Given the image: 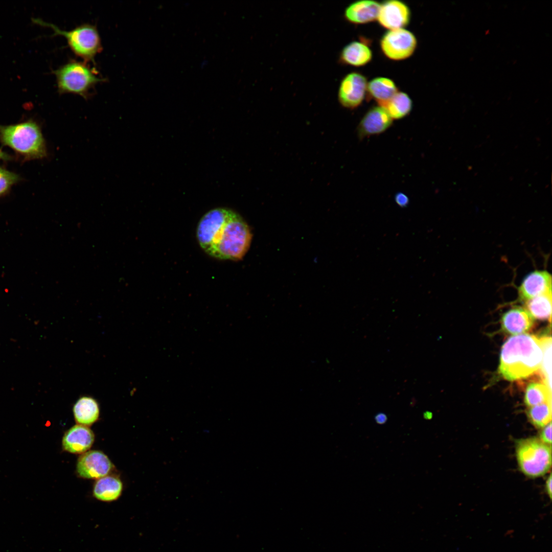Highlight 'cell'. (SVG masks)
Segmentation results:
<instances>
[{
	"instance_id": "6da1fadb",
	"label": "cell",
	"mask_w": 552,
	"mask_h": 552,
	"mask_svg": "<svg viewBox=\"0 0 552 552\" xmlns=\"http://www.w3.org/2000/svg\"><path fill=\"white\" fill-rule=\"evenodd\" d=\"M196 235L201 248L221 260H241L248 250L252 234L247 223L234 211L211 210L200 219Z\"/></svg>"
},
{
	"instance_id": "7a4b0ae2",
	"label": "cell",
	"mask_w": 552,
	"mask_h": 552,
	"mask_svg": "<svg viewBox=\"0 0 552 552\" xmlns=\"http://www.w3.org/2000/svg\"><path fill=\"white\" fill-rule=\"evenodd\" d=\"M543 352L539 338L521 334L510 337L500 355L499 374L510 381L524 379L540 369Z\"/></svg>"
},
{
	"instance_id": "3957f363",
	"label": "cell",
	"mask_w": 552,
	"mask_h": 552,
	"mask_svg": "<svg viewBox=\"0 0 552 552\" xmlns=\"http://www.w3.org/2000/svg\"><path fill=\"white\" fill-rule=\"evenodd\" d=\"M0 141L25 160L41 159L47 156L40 126L32 119L13 125H0Z\"/></svg>"
},
{
	"instance_id": "277c9868",
	"label": "cell",
	"mask_w": 552,
	"mask_h": 552,
	"mask_svg": "<svg viewBox=\"0 0 552 552\" xmlns=\"http://www.w3.org/2000/svg\"><path fill=\"white\" fill-rule=\"evenodd\" d=\"M60 94H71L83 98L90 97L95 86L105 79L86 61L71 60L53 71Z\"/></svg>"
},
{
	"instance_id": "5b68a950",
	"label": "cell",
	"mask_w": 552,
	"mask_h": 552,
	"mask_svg": "<svg viewBox=\"0 0 552 552\" xmlns=\"http://www.w3.org/2000/svg\"><path fill=\"white\" fill-rule=\"evenodd\" d=\"M32 21L34 24L51 28L54 31V36H64L72 52L86 62L94 61L96 56L102 50L101 37L94 25L85 24L70 31H64L39 18H32Z\"/></svg>"
},
{
	"instance_id": "8992f818",
	"label": "cell",
	"mask_w": 552,
	"mask_h": 552,
	"mask_svg": "<svg viewBox=\"0 0 552 552\" xmlns=\"http://www.w3.org/2000/svg\"><path fill=\"white\" fill-rule=\"evenodd\" d=\"M516 456L520 470L529 477H538L545 474L551 466V445L543 443L540 439L531 438L519 440L516 446Z\"/></svg>"
},
{
	"instance_id": "52a82bcc",
	"label": "cell",
	"mask_w": 552,
	"mask_h": 552,
	"mask_svg": "<svg viewBox=\"0 0 552 552\" xmlns=\"http://www.w3.org/2000/svg\"><path fill=\"white\" fill-rule=\"evenodd\" d=\"M380 45L386 57L401 60L411 56L416 49L417 40L413 33L401 28L386 32L381 38Z\"/></svg>"
},
{
	"instance_id": "ba28073f",
	"label": "cell",
	"mask_w": 552,
	"mask_h": 552,
	"mask_svg": "<svg viewBox=\"0 0 552 552\" xmlns=\"http://www.w3.org/2000/svg\"><path fill=\"white\" fill-rule=\"evenodd\" d=\"M366 77L358 72H351L341 80L338 99L340 105L348 109H355L363 102L367 91Z\"/></svg>"
},
{
	"instance_id": "9c48e42d",
	"label": "cell",
	"mask_w": 552,
	"mask_h": 552,
	"mask_svg": "<svg viewBox=\"0 0 552 552\" xmlns=\"http://www.w3.org/2000/svg\"><path fill=\"white\" fill-rule=\"evenodd\" d=\"M112 467L111 462L103 452L91 450L84 453L79 457L77 471L83 478H100L106 476Z\"/></svg>"
},
{
	"instance_id": "30bf717a",
	"label": "cell",
	"mask_w": 552,
	"mask_h": 552,
	"mask_svg": "<svg viewBox=\"0 0 552 552\" xmlns=\"http://www.w3.org/2000/svg\"><path fill=\"white\" fill-rule=\"evenodd\" d=\"M411 13L408 6L398 0H389L381 4L377 20L389 30L404 28L409 22Z\"/></svg>"
},
{
	"instance_id": "8fae6325",
	"label": "cell",
	"mask_w": 552,
	"mask_h": 552,
	"mask_svg": "<svg viewBox=\"0 0 552 552\" xmlns=\"http://www.w3.org/2000/svg\"><path fill=\"white\" fill-rule=\"evenodd\" d=\"M393 120L386 109L381 106L370 108L363 116L357 127V133L362 139L381 134L392 125Z\"/></svg>"
},
{
	"instance_id": "7c38bea8",
	"label": "cell",
	"mask_w": 552,
	"mask_h": 552,
	"mask_svg": "<svg viewBox=\"0 0 552 552\" xmlns=\"http://www.w3.org/2000/svg\"><path fill=\"white\" fill-rule=\"evenodd\" d=\"M551 290V274L546 270H535L524 278L518 292L520 299L526 301Z\"/></svg>"
},
{
	"instance_id": "4fadbf2b",
	"label": "cell",
	"mask_w": 552,
	"mask_h": 552,
	"mask_svg": "<svg viewBox=\"0 0 552 552\" xmlns=\"http://www.w3.org/2000/svg\"><path fill=\"white\" fill-rule=\"evenodd\" d=\"M94 434L88 427L76 425L68 429L62 439L63 449L72 453H82L88 450L94 441Z\"/></svg>"
},
{
	"instance_id": "5bb4252c",
	"label": "cell",
	"mask_w": 552,
	"mask_h": 552,
	"mask_svg": "<svg viewBox=\"0 0 552 552\" xmlns=\"http://www.w3.org/2000/svg\"><path fill=\"white\" fill-rule=\"evenodd\" d=\"M381 4L372 0H362L350 4L345 9L344 17L353 24H363L377 19Z\"/></svg>"
},
{
	"instance_id": "9a60e30c",
	"label": "cell",
	"mask_w": 552,
	"mask_h": 552,
	"mask_svg": "<svg viewBox=\"0 0 552 552\" xmlns=\"http://www.w3.org/2000/svg\"><path fill=\"white\" fill-rule=\"evenodd\" d=\"M534 318L525 309L512 308L505 312L501 318L503 331L510 334L523 333L530 330L534 325Z\"/></svg>"
},
{
	"instance_id": "2e32d148",
	"label": "cell",
	"mask_w": 552,
	"mask_h": 552,
	"mask_svg": "<svg viewBox=\"0 0 552 552\" xmlns=\"http://www.w3.org/2000/svg\"><path fill=\"white\" fill-rule=\"evenodd\" d=\"M372 52L367 44L361 41H353L341 50L338 61L344 65L358 67L367 64L372 60Z\"/></svg>"
},
{
	"instance_id": "e0dca14e",
	"label": "cell",
	"mask_w": 552,
	"mask_h": 552,
	"mask_svg": "<svg viewBox=\"0 0 552 552\" xmlns=\"http://www.w3.org/2000/svg\"><path fill=\"white\" fill-rule=\"evenodd\" d=\"M397 91L394 81L387 78H375L367 83V92L379 106L383 107Z\"/></svg>"
},
{
	"instance_id": "ac0fdd59",
	"label": "cell",
	"mask_w": 552,
	"mask_h": 552,
	"mask_svg": "<svg viewBox=\"0 0 552 552\" xmlns=\"http://www.w3.org/2000/svg\"><path fill=\"white\" fill-rule=\"evenodd\" d=\"M73 412L77 422L82 425H90L99 418V405L94 398L82 397L75 404Z\"/></svg>"
},
{
	"instance_id": "d6986e66",
	"label": "cell",
	"mask_w": 552,
	"mask_h": 552,
	"mask_svg": "<svg viewBox=\"0 0 552 552\" xmlns=\"http://www.w3.org/2000/svg\"><path fill=\"white\" fill-rule=\"evenodd\" d=\"M122 488V483L119 478L105 476L96 481L94 488V495L99 500L111 501L119 498Z\"/></svg>"
},
{
	"instance_id": "ffe728a7",
	"label": "cell",
	"mask_w": 552,
	"mask_h": 552,
	"mask_svg": "<svg viewBox=\"0 0 552 552\" xmlns=\"http://www.w3.org/2000/svg\"><path fill=\"white\" fill-rule=\"evenodd\" d=\"M525 309L533 318L550 323L551 290L526 301Z\"/></svg>"
},
{
	"instance_id": "44dd1931",
	"label": "cell",
	"mask_w": 552,
	"mask_h": 552,
	"mask_svg": "<svg viewBox=\"0 0 552 552\" xmlns=\"http://www.w3.org/2000/svg\"><path fill=\"white\" fill-rule=\"evenodd\" d=\"M412 102L409 96L402 91H397L384 108L393 120L404 118L409 114Z\"/></svg>"
},
{
	"instance_id": "7402d4cb",
	"label": "cell",
	"mask_w": 552,
	"mask_h": 552,
	"mask_svg": "<svg viewBox=\"0 0 552 552\" xmlns=\"http://www.w3.org/2000/svg\"><path fill=\"white\" fill-rule=\"evenodd\" d=\"M524 400L528 407L551 402V390L544 383H531L526 388Z\"/></svg>"
},
{
	"instance_id": "603a6c76",
	"label": "cell",
	"mask_w": 552,
	"mask_h": 552,
	"mask_svg": "<svg viewBox=\"0 0 552 552\" xmlns=\"http://www.w3.org/2000/svg\"><path fill=\"white\" fill-rule=\"evenodd\" d=\"M539 339L543 352L540 367L541 377L543 383L551 390V338L544 336Z\"/></svg>"
},
{
	"instance_id": "cb8c5ba5",
	"label": "cell",
	"mask_w": 552,
	"mask_h": 552,
	"mask_svg": "<svg viewBox=\"0 0 552 552\" xmlns=\"http://www.w3.org/2000/svg\"><path fill=\"white\" fill-rule=\"evenodd\" d=\"M527 417L537 428H543L551 421V402H545L528 407Z\"/></svg>"
},
{
	"instance_id": "d4e9b609",
	"label": "cell",
	"mask_w": 552,
	"mask_h": 552,
	"mask_svg": "<svg viewBox=\"0 0 552 552\" xmlns=\"http://www.w3.org/2000/svg\"><path fill=\"white\" fill-rule=\"evenodd\" d=\"M20 180L18 174L0 167V197L7 194Z\"/></svg>"
},
{
	"instance_id": "484cf974",
	"label": "cell",
	"mask_w": 552,
	"mask_h": 552,
	"mask_svg": "<svg viewBox=\"0 0 552 552\" xmlns=\"http://www.w3.org/2000/svg\"><path fill=\"white\" fill-rule=\"evenodd\" d=\"M541 431L540 440L543 443L551 445V423L550 422Z\"/></svg>"
},
{
	"instance_id": "4316f807",
	"label": "cell",
	"mask_w": 552,
	"mask_h": 552,
	"mask_svg": "<svg viewBox=\"0 0 552 552\" xmlns=\"http://www.w3.org/2000/svg\"><path fill=\"white\" fill-rule=\"evenodd\" d=\"M396 203L401 207H405L408 204L409 198L403 193H398L395 196Z\"/></svg>"
},
{
	"instance_id": "83f0119b",
	"label": "cell",
	"mask_w": 552,
	"mask_h": 552,
	"mask_svg": "<svg viewBox=\"0 0 552 552\" xmlns=\"http://www.w3.org/2000/svg\"><path fill=\"white\" fill-rule=\"evenodd\" d=\"M375 420L377 424L382 425L386 423L387 417L385 413L379 412L375 416Z\"/></svg>"
},
{
	"instance_id": "f1b7e54d",
	"label": "cell",
	"mask_w": 552,
	"mask_h": 552,
	"mask_svg": "<svg viewBox=\"0 0 552 552\" xmlns=\"http://www.w3.org/2000/svg\"><path fill=\"white\" fill-rule=\"evenodd\" d=\"M546 491L550 499L551 498V475L550 474L549 477L547 478L546 485H545Z\"/></svg>"
},
{
	"instance_id": "f546056e",
	"label": "cell",
	"mask_w": 552,
	"mask_h": 552,
	"mask_svg": "<svg viewBox=\"0 0 552 552\" xmlns=\"http://www.w3.org/2000/svg\"><path fill=\"white\" fill-rule=\"evenodd\" d=\"M12 159H13V157H12V156L10 155H9L8 153L4 152L0 148V160H4V161H8V160H12Z\"/></svg>"
},
{
	"instance_id": "4dcf8cb0",
	"label": "cell",
	"mask_w": 552,
	"mask_h": 552,
	"mask_svg": "<svg viewBox=\"0 0 552 552\" xmlns=\"http://www.w3.org/2000/svg\"><path fill=\"white\" fill-rule=\"evenodd\" d=\"M432 417V414L429 411H425L423 413V417L425 419L429 420Z\"/></svg>"
}]
</instances>
